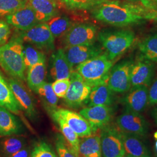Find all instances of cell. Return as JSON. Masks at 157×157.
I'll use <instances>...</instances> for the list:
<instances>
[{
  "label": "cell",
  "instance_id": "46",
  "mask_svg": "<svg viewBox=\"0 0 157 157\" xmlns=\"http://www.w3.org/2000/svg\"><path fill=\"white\" fill-rule=\"evenodd\" d=\"M148 1H151V2H154V0H148Z\"/></svg>",
  "mask_w": 157,
  "mask_h": 157
},
{
  "label": "cell",
  "instance_id": "7",
  "mask_svg": "<svg viewBox=\"0 0 157 157\" xmlns=\"http://www.w3.org/2000/svg\"><path fill=\"white\" fill-rule=\"evenodd\" d=\"M133 64L130 61H124L112 67L107 84L113 93L124 94L131 89L130 72Z\"/></svg>",
  "mask_w": 157,
  "mask_h": 157
},
{
  "label": "cell",
  "instance_id": "41",
  "mask_svg": "<svg viewBox=\"0 0 157 157\" xmlns=\"http://www.w3.org/2000/svg\"><path fill=\"white\" fill-rule=\"evenodd\" d=\"M152 117L154 118L155 122L157 124V107H156L155 109H154V110L152 111Z\"/></svg>",
  "mask_w": 157,
  "mask_h": 157
},
{
  "label": "cell",
  "instance_id": "27",
  "mask_svg": "<svg viewBox=\"0 0 157 157\" xmlns=\"http://www.w3.org/2000/svg\"><path fill=\"white\" fill-rule=\"evenodd\" d=\"M46 23L55 38L63 37L72 26L70 19L63 15H56Z\"/></svg>",
  "mask_w": 157,
  "mask_h": 157
},
{
  "label": "cell",
  "instance_id": "11",
  "mask_svg": "<svg viewBox=\"0 0 157 157\" xmlns=\"http://www.w3.org/2000/svg\"><path fill=\"white\" fill-rule=\"evenodd\" d=\"M54 115L62 119L69 127L78 135L84 138L91 136L93 132L89 122L80 113L65 108H56L51 112Z\"/></svg>",
  "mask_w": 157,
  "mask_h": 157
},
{
  "label": "cell",
  "instance_id": "33",
  "mask_svg": "<svg viewBox=\"0 0 157 157\" xmlns=\"http://www.w3.org/2000/svg\"><path fill=\"white\" fill-rule=\"evenodd\" d=\"M68 9L71 10L92 8L98 0H60Z\"/></svg>",
  "mask_w": 157,
  "mask_h": 157
},
{
  "label": "cell",
  "instance_id": "28",
  "mask_svg": "<svg viewBox=\"0 0 157 157\" xmlns=\"http://www.w3.org/2000/svg\"><path fill=\"white\" fill-rule=\"evenodd\" d=\"M26 141L22 137H9L0 142V154L9 157L26 146Z\"/></svg>",
  "mask_w": 157,
  "mask_h": 157
},
{
  "label": "cell",
  "instance_id": "20",
  "mask_svg": "<svg viewBox=\"0 0 157 157\" xmlns=\"http://www.w3.org/2000/svg\"><path fill=\"white\" fill-rule=\"evenodd\" d=\"M108 82L91 87L90 94L86 101L88 107L105 105L110 107L113 102V92L109 88Z\"/></svg>",
  "mask_w": 157,
  "mask_h": 157
},
{
  "label": "cell",
  "instance_id": "19",
  "mask_svg": "<svg viewBox=\"0 0 157 157\" xmlns=\"http://www.w3.org/2000/svg\"><path fill=\"white\" fill-rule=\"evenodd\" d=\"M125 154L140 157H151V152L140 137L120 131Z\"/></svg>",
  "mask_w": 157,
  "mask_h": 157
},
{
  "label": "cell",
  "instance_id": "21",
  "mask_svg": "<svg viewBox=\"0 0 157 157\" xmlns=\"http://www.w3.org/2000/svg\"><path fill=\"white\" fill-rule=\"evenodd\" d=\"M39 23L47 22L58 14L56 0H28Z\"/></svg>",
  "mask_w": 157,
  "mask_h": 157
},
{
  "label": "cell",
  "instance_id": "6",
  "mask_svg": "<svg viewBox=\"0 0 157 157\" xmlns=\"http://www.w3.org/2000/svg\"><path fill=\"white\" fill-rule=\"evenodd\" d=\"M97 37V28L89 23L72 25L63 36V43L65 47L93 44Z\"/></svg>",
  "mask_w": 157,
  "mask_h": 157
},
{
  "label": "cell",
  "instance_id": "35",
  "mask_svg": "<svg viewBox=\"0 0 157 157\" xmlns=\"http://www.w3.org/2000/svg\"><path fill=\"white\" fill-rule=\"evenodd\" d=\"M71 84L70 78L56 80L51 84L52 90L58 98H65Z\"/></svg>",
  "mask_w": 157,
  "mask_h": 157
},
{
  "label": "cell",
  "instance_id": "24",
  "mask_svg": "<svg viewBox=\"0 0 157 157\" xmlns=\"http://www.w3.org/2000/svg\"><path fill=\"white\" fill-rule=\"evenodd\" d=\"M79 157H102L100 137L91 135L80 140Z\"/></svg>",
  "mask_w": 157,
  "mask_h": 157
},
{
  "label": "cell",
  "instance_id": "39",
  "mask_svg": "<svg viewBox=\"0 0 157 157\" xmlns=\"http://www.w3.org/2000/svg\"><path fill=\"white\" fill-rule=\"evenodd\" d=\"M30 155L31 153L30 148L25 147L9 157H30Z\"/></svg>",
  "mask_w": 157,
  "mask_h": 157
},
{
  "label": "cell",
  "instance_id": "30",
  "mask_svg": "<svg viewBox=\"0 0 157 157\" xmlns=\"http://www.w3.org/2000/svg\"><path fill=\"white\" fill-rule=\"evenodd\" d=\"M44 102L45 107L50 112H52L57 108L58 97L52 90L51 83L44 82L36 91Z\"/></svg>",
  "mask_w": 157,
  "mask_h": 157
},
{
  "label": "cell",
  "instance_id": "13",
  "mask_svg": "<svg viewBox=\"0 0 157 157\" xmlns=\"http://www.w3.org/2000/svg\"><path fill=\"white\" fill-rule=\"evenodd\" d=\"M64 51L68 61L73 67L102 52L101 47L94 43L65 47Z\"/></svg>",
  "mask_w": 157,
  "mask_h": 157
},
{
  "label": "cell",
  "instance_id": "17",
  "mask_svg": "<svg viewBox=\"0 0 157 157\" xmlns=\"http://www.w3.org/2000/svg\"><path fill=\"white\" fill-rule=\"evenodd\" d=\"M8 82L21 110L25 111L30 118L34 117L36 109L33 101L22 83L19 80L14 78H10Z\"/></svg>",
  "mask_w": 157,
  "mask_h": 157
},
{
  "label": "cell",
  "instance_id": "1",
  "mask_svg": "<svg viewBox=\"0 0 157 157\" xmlns=\"http://www.w3.org/2000/svg\"><path fill=\"white\" fill-rule=\"evenodd\" d=\"M150 10L144 6L117 0H98L92 8L91 14L100 22L124 27L142 22Z\"/></svg>",
  "mask_w": 157,
  "mask_h": 157
},
{
  "label": "cell",
  "instance_id": "22",
  "mask_svg": "<svg viewBox=\"0 0 157 157\" xmlns=\"http://www.w3.org/2000/svg\"><path fill=\"white\" fill-rule=\"evenodd\" d=\"M21 126L11 111L0 106V135L10 136L21 132Z\"/></svg>",
  "mask_w": 157,
  "mask_h": 157
},
{
  "label": "cell",
  "instance_id": "14",
  "mask_svg": "<svg viewBox=\"0 0 157 157\" xmlns=\"http://www.w3.org/2000/svg\"><path fill=\"white\" fill-rule=\"evenodd\" d=\"M6 22L21 31H25L39 23L33 8L28 3L22 8L6 17Z\"/></svg>",
  "mask_w": 157,
  "mask_h": 157
},
{
  "label": "cell",
  "instance_id": "9",
  "mask_svg": "<svg viewBox=\"0 0 157 157\" xmlns=\"http://www.w3.org/2000/svg\"><path fill=\"white\" fill-rule=\"evenodd\" d=\"M117 124L121 132L140 137L146 136L148 130V123L143 116L126 109L117 118Z\"/></svg>",
  "mask_w": 157,
  "mask_h": 157
},
{
  "label": "cell",
  "instance_id": "34",
  "mask_svg": "<svg viewBox=\"0 0 157 157\" xmlns=\"http://www.w3.org/2000/svg\"><path fill=\"white\" fill-rule=\"evenodd\" d=\"M30 157H58L50 145L44 141L40 142L34 147Z\"/></svg>",
  "mask_w": 157,
  "mask_h": 157
},
{
  "label": "cell",
  "instance_id": "44",
  "mask_svg": "<svg viewBox=\"0 0 157 157\" xmlns=\"http://www.w3.org/2000/svg\"><path fill=\"white\" fill-rule=\"evenodd\" d=\"M128 1H141V0H128Z\"/></svg>",
  "mask_w": 157,
  "mask_h": 157
},
{
  "label": "cell",
  "instance_id": "26",
  "mask_svg": "<svg viewBox=\"0 0 157 157\" xmlns=\"http://www.w3.org/2000/svg\"><path fill=\"white\" fill-rule=\"evenodd\" d=\"M52 117L54 121L59 124L60 130L69 148L76 155L79 157L78 150L80 140L78 139L79 137L78 135L69 127V126L62 119L54 115H52Z\"/></svg>",
  "mask_w": 157,
  "mask_h": 157
},
{
  "label": "cell",
  "instance_id": "2",
  "mask_svg": "<svg viewBox=\"0 0 157 157\" xmlns=\"http://www.w3.org/2000/svg\"><path fill=\"white\" fill-rule=\"evenodd\" d=\"M23 41L19 34L0 47V66L12 78L25 80Z\"/></svg>",
  "mask_w": 157,
  "mask_h": 157
},
{
  "label": "cell",
  "instance_id": "3",
  "mask_svg": "<svg viewBox=\"0 0 157 157\" xmlns=\"http://www.w3.org/2000/svg\"><path fill=\"white\" fill-rule=\"evenodd\" d=\"M108 57L114 61L129 49L135 42L136 36L130 30H104L97 36Z\"/></svg>",
  "mask_w": 157,
  "mask_h": 157
},
{
  "label": "cell",
  "instance_id": "43",
  "mask_svg": "<svg viewBox=\"0 0 157 157\" xmlns=\"http://www.w3.org/2000/svg\"><path fill=\"white\" fill-rule=\"evenodd\" d=\"M124 157H136V156H133L131 155H129V154H125Z\"/></svg>",
  "mask_w": 157,
  "mask_h": 157
},
{
  "label": "cell",
  "instance_id": "36",
  "mask_svg": "<svg viewBox=\"0 0 157 157\" xmlns=\"http://www.w3.org/2000/svg\"><path fill=\"white\" fill-rule=\"evenodd\" d=\"M56 150L59 157H78L76 155L66 144L65 140L59 136L56 143Z\"/></svg>",
  "mask_w": 157,
  "mask_h": 157
},
{
  "label": "cell",
  "instance_id": "29",
  "mask_svg": "<svg viewBox=\"0 0 157 157\" xmlns=\"http://www.w3.org/2000/svg\"><path fill=\"white\" fill-rule=\"evenodd\" d=\"M139 48L145 59L157 62V34L151 35L141 41Z\"/></svg>",
  "mask_w": 157,
  "mask_h": 157
},
{
  "label": "cell",
  "instance_id": "15",
  "mask_svg": "<svg viewBox=\"0 0 157 157\" xmlns=\"http://www.w3.org/2000/svg\"><path fill=\"white\" fill-rule=\"evenodd\" d=\"M122 102L126 109L139 113L143 112L148 104V87L144 86L132 87Z\"/></svg>",
  "mask_w": 157,
  "mask_h": 157
},
{
  "label": "cell",
  "instance_id": "18",
  "mask_svg": "<svg viewBox=\"0 0 157 157\" xmlns=\"http://www.w3.org/2000/svg\"><path fill=\"white\" fill-rule=\"evenodd\" d=\"M50 66L51 75L56 80L69 78L73 72L63 49H58L52 54Z\"/></svg>",
  "mask_w": 157,
  "mask_h": 157
},
{
  "label": "cell",
  "instance_id": "8",
  "mask_svg": "<svg viewBox=\"0 0 157 157\" xmlns=\"http://www.w3.org/2000/svg\"><path fill=\"white\" fill-rule=\"evenodd\" d=\"M71 84L64 99L67 105L71 108L80 107L87 100L91 87L76 71L70 77Z\"/></svg>",
  "mask_w": 157,
  "mask_h": 157
},
{
  "label": "cell",
  "instance_id": "10",
  "mask_svg": "<svg viewBox=\"0 0 157 157\" xmlns=\"http://www.w3.org/2000/svg\"><path fill=\"white\" fill-rule=\"evenodd\" d=\"M100 141L102 157L124 156L125 151L120 131L107 125L102 129Z\"/></svg>",
  "mask_w": 157,
  "mask_h": 157
},
{
  "label": "cell",
  "instance_id": "38",
  "mask_svg": "<svg viewBox=\"0 0 157 157\" xmlns=\"http://www.w3.org/2000/svg\"><path fill=\"white\" fill-rule=\"evenodd\" d=\"M148 89V104L157 105V78L152 82Z\"/></svg>",
  "mask_w": 157,
  "mask_h": 157
},
{
  "label": "cell",
  "instance_id": "40",
  "mask_svg": "<svg viewBox=\"0 0 157 157\" xmlns=\"http://www.w3.org/2000/svg\"><path fill=\"white\" fill-rule=\"evenodd\" d=\"M146 19H151L157 21V11L155 10H150L147 14Z\"/></svg>",
  "mask_w": 157,
  "mask_h": 157
},
{
  "label": "cell",
  "instance_id": "5",
  "mask_svg": "<svg viewBox=\"0 0 157 157\" xmlns=\"http://www.w3.org/2000/svg\"><path fill=\"white\" fill-rule=\"evenodd\" d=\"M19 35L23 41L32 44L40 50L50 51L55 48V37L46 22L39 23L27 30L21 31Z\"/></svg>",
  "mask_w": 157,
  "mask_h": 157
},
{
  "label": "cell",
  "instance_id": "25",
  "mask_svg": "<svg viewBox=\"0 0 157 157\" xmlns=\"http://www.w3.org/2000/svg\"><path fill=\"white\" fill-rule=\"evenodd\" d=\"M45 75V60L29 67L26 77L29 87L36 93L40 86L44 82Z\"/></svg>",
  "mask_w": 157,
  "mask_h": 157
},
{
  "label": "cell",
  "instance_id": "31",
  "mask_svg": "<svg viewBox=\"0 0 157 157\" xmlns=\"http://www.w3.org/2000/svg\"><path fill=\"white\" fill-rule=\"evenodd\" d=\"M23 55L25 65L28 69L39 62L45 60L44 54L35 48L30 44L24 45Z\"/></svg>",
  "mask_w": 157,
  "mask_h": 157
},
{
  "label": "cell",
  "instance_id": "32",
  "mask_svg": "<svg viewBox=\"0 0 157 157\" xmlns=\"http://www.w3.org/2000/svg\"><path fill=\"white\" fill-rule=\"evenodd\" d=\"M28 0H0V17H6L22 8Z\"/></svg>",
  "mask_w": 157,
  "mask_h": 157
},
{
  "label": "cell",
  "instance_id": "12",
  "mask_svg": "<svg viewBox=\"0 0 157 157\" xmlns=\"http://www.w3.org/2000/svg\"><path fill=\"white\" fill-rule=\"evenodd\" d=\"M79 113L90 124L93 133L107 126L112 118V108L105 105H95L83 108Z\"/></svg>",
  "mask_w": 157,
  "mask_h": 157
},
{
  "label": "cell",
  "instance_id": "4",
  "mask_svg": "<svg viewBox=\"0 0 157 157\" xmlns=\"http://www.w3.org/2000/svg\"><path fill=\"white\" fill-rule=\"evenodd\" d=\"M113 65V61L109 59L106 53H104L79 64L76 67V72L87 84L93 87L108 82Z\"/></svg>",
  "mask_w": 157,
  "mask_h": 157
},
{
  "label": "cell",
  "instance_id": "42",
  "mask_svg": "<svg viewBox=\"0 0 157 157\" xmlns=\"http://www.w3.org/2000/svg\"><path fill=\"white\" fill-rule=\"evenodd\" d=\"M154 137L155 140V143L154 145V152H155V157H157V131L154 134Z\"/></svg>",
  "mask_w": 157,
  "mask_h": 157
},
{
  "label": "cell",
  "instance_id": "45",
  "mask_svg": "<svg viewBox=\"0 0 157 157\" xmlns=\"http://www.w3.org/2000/svg\"><path fill=\"white\" fill-rule=\"evenodd\" d=\"M154 3H155V6H157V0H154Z\"/></svg>",
  "mask_w": 157,
  "mask_h": 157
},
{
  "label": "cell",
  "instance_id": "16",
  "mask_svg": "<svg viewBox=\"0 0 157 157\" xmlns=\"http://www.w3.org/2000/svg\"><path fill=\"white\" fill-rule=\"evenodd\" d=\"M154 69V65L147 59L133 63L130 72L132 87L144 86L148 87L151 84Z\"/></svg>",
  "mask_w": 157,
  "mask_h": 157
},
{
  "label": "cell",
  "instance_id": "47",
  "mask_svg": "<svg viewBox=\"0 0 157 157\" xmlns=\"http://www.w3.org/2000/svg\"><path fill=\"white\" fill-rule=\"evenodd\" d=\"M124 157V156H119V157Z\"/></svg>",
  "mask_w": 157,
  "mask_h": 157
},
{
  "label": "cell",
  "instance_id": "23",
  "mask_svg": "<svg viewBox=\"0 0 157 157\" xmlns=\"http://www.w3.org/2000/svg\"><path fill=\"white\" fill-rule=\"evenodd\" d=\"M0 106L4 107L12 113L19 115L21 108L19 107L11 89L5 78L0 72Z\"/></svg>",
  "mask_w": 157,
  "mask_h": 157
},
{
  "label": "cell",
  "instance_id": "37",
  "mask_svg": "<svg viewBox=\"0 0 157 157\" xmlns=\"http://www.w3.org/2000/svg\"><path fill=\"white\" fill-rule=\"evenodd\" d=\"M11 33L9 24L2 20H0V47L8 42Z\"/></svg>",
  "mask_w": 157,
  "mask_h": 157
}]
</instances>
